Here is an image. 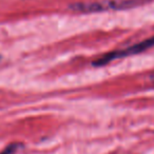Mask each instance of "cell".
<instances>
[{"label": "cell", "mask_w": 154, "mask_h": 154, "mask_svg": "<svg viewBox=\"0 0 154 154\" xmlns=\"http://www.w3.org/2000/svg\"><path fill=\"white\" fill-rule=\"evenodd\" d=\"M18 148H19L18 143H11V145L8 146L2 152H0V154H13Z\"/></svg>", "instance_id": "3"}, {"label": "cell", "mask_w": 154, "mask_h": 154, "mask_svg": "<svg viewBox=\"0 0 154 154\" xmlns=\"http://www.w3.org/2000/svg\"><path fill=\"white\" fill-rule=\"evenodd\" d=\"M141 3H143L141 0H103L96 2L74 3L71 5L69 9L78 13H98V12L130 9Z\"/></svg>", "instance_id": "1"}, {"label": "cell", "mask_w": 154, "mask_h": 154, "mask_svg": "<svg viewBox=\"0 0 154 154\" xmlns=\"http://www.w3.org/2000/svg\"><path fill=\"white\" fill-rule=\"evenodd\" d=\"M153 47H154V36L150 37V38L146 39V40L140 41V42L136 43V45H132V47L128 48V49L119 50V51H114L111 52V53L105 54L100 58L93 61V66H105V64L109 63V62H111L114 59H118V58H124L127 57V56L143 53V52L147 51V50L151 49Z\"/></svg>", "instance_id": "2"}]
</instances>
